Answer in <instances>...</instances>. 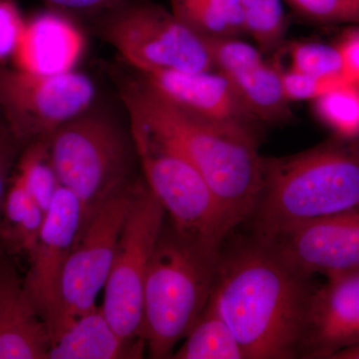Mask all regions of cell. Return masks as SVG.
<instances>
[{
	"instance_id": "cell-1",
	"label": "cell",
	"mask_w": 359,
	"mask_h": 359,
	"mask_svg": "<svg viewBox=\"0 0 359 359\" xmlns=\"http://www.w3.org/2000/svg\"><path fill=\"white\" fill-rule=\"evenodd\" d=\"M314 290L311 278L252 236L222 249L210 301L245 359L299 358Z\"/></svg>"
},
{
	"instance_id": "cell-2",
	"label": "cell",
	"mask_w": 359,
	"mask_h": 359,
	"mask_svg": "<svg viewBox=\"0 0 359 359\" xmlns=\"http://www.w3.org/2000/svg\"><path fill=\"white\" fill-rule=\"evenodd\" d=\"M127 115L140 118L175 144L197 168L231 230L249 219L263 178L259 137L195 114L134 71L116 79Z\"/></svg>"
},
{
	"instance_id": "cell-3",
	"label": "cell",
	"mask_w": 359,
	"mask_h": 359,
	"mask_svg": "<svg viewBox=\"0 0 359 359\" xmlns=\"http://www.w3.org/2000/svg\"><path fill=\"white\" fill-rule=\"evenodd\" d=\"M358 205L359 138L335 137L299 154L264 158L261 189L248 221L252 236L269 242Z\"/></svg>"
},
{
	"instance_id": "cell-4",
	"label": "cell",
	"mask_w": 359,
	"mask_h": 359,
	"mask_svg": "<svg viewBox=\"0 0 359 359\" xmlns=\"http://www.w3.org/2000/svg\"><path fill=\"white\" fill-rule=\"evenodd\" d=\"M223 249V248H222ZM222 249L163 226L144 290V339L151 358H173L211 297Z\"/></svg>"
},
{
	"instance_id": "cell-5",
	"label": "cell",
	"mask_w": 359,
	"mask_h": 359,
	"mask_svg": "<svg viewBox=\"0 0 359 359\" xmlns=\"http://www.w3.org/2000/svg\"><path fill=\"white\" fill-rule=\"evenodd\" d=\"M59 183L76 196L83 222L131 181L137 158L133 139L114 116L90 106L47 139Z\"/></svg>"
},
{
	"instance_id": "cell-6",
	"label": "cell",
	"mask_w": 359,
	"mask_h": 359,
	"mask_svg": "<svg viewBox=\"0 0 359 359\" xmlns=\"http://www.w3.org/2000/svg\"><path fill=\"white\" fill-rule=\"evenodd\" d=\"M144 180L179 233L222 249L231 228L202 174L175 144L140 118L127 115Z\"/></svg>"
},
{
	"instance_id": "cell-7",
	"label": "cell",
	"mask_w": 359,
	"mask_h": 359,
	"mask_svg": "<svg viewBox=\"0 0 359 359\" xmlns=\"http://www.w3.org/2000/svg\"><path fill=\"white\" fill-rule=\"evenodd\" d=\"M96 16V34L135 71L202 72L214 68L203 37L151 0H123Z\"/></svg>"
},
{
	"instance_id": "cell-8",
	"label": "cell",
	"mask_w": 359,
	"mask_h": 359,
	"mask_svg": "<svg viewBox=\"0 0 359 359\" xmlns=\"http://www.w3.org/2000/svg\"><path fill=\"white\" fill-rule=\"evenodd\" d=\"M166 212L145 180L137 181L101 306L110 325L129 341L144 339V290Z\"/></svg>"
},
{
	"instance_id": "cell-9",
	"label": "cell",
	"mask_w": 359,
	"mask_h": 359,
	"mask_svg": "<svg viewBox=\"0 0 359 359\" xmlns=\"http://www.w3.org/2000/svg\"><path fill=\"white\" fill-rule=\"evenodd\" d=\"M95 97V84L79 71L39 75L0 65V117L23 147L48 139Z\"/></svg>"
},
{
	"instance_id": "cell-10",
	"label": "cell",
	"mask_w": 359,
	"mask_h": 359,
	"mask_svg": "<svg viewBox=\"0 0 359 359\" xmlns=\"http://www.w3.org/2000/svg\"><path fill=\"white\" fill-rule=\"evenodd\" d=\"M136 183L130 181L116 191L82 224L61 276V302L68 321L96 308L97 297L109 276Z\"/></svg>"
},
{
	"instance_id": "cell-11",
	"label": "cell",
	"mask_w": 359,
	"mask_h": 359,
	"mask_svg": "<svg viewBox=\"0 0 359 359\" xmlns=\"http://www.w3.org/2000/svg\"><path fill=\"white\" fill-rule=\"evenodd\" d=\"M82 222L79 200L60 186L45 214L39 243L29 259V271L23 280L26 292L48 327L50 341L68 323L61 302V276Z\"/></svg>"
},
{
	"instance_id": "cell-12",
	"label": "cell",
	"mask_w": 359,
	"mask_h": 359,
	"mask_svg": "<svg viewBox=\"0 0 359 359\" xmlns=\"http://www.w3.org/2000/svg\"><path fill=\"white\" fill-rule=\"evenodd\" d=\"M266 243L285 263L309 278H328L356 271L359 205L301 224Z\"/></svg>"
},
{
	"instance_id": "cell-13",
	"label": "cell",
	"mask_w": 359,
	"mask_h": 359,
	"mask_svg": "<svg viewBox=\"0 0 359 359\" xmlns=\"http://www.w3.org/2000/svg\"><path fill=\"white\" fill-rule=\"evenodd\" d=\"M214 67L237 92L247 109L262 124H280L292 117L283 95L280 69L266 65L261 52L237 37H205Z\"/></svg>"
},
{
	"instance_id": "cell-14",
	"label": "cell",
	"mask_w": 359,
	"mask_h": 359,
	"mask_svg": "<svg viewBox=\"0 0 359 359\" xmlns=\"http://www.w3.org/2000/svg\"><path fill=\"white\" fill-rule=\"evenodd\" d=\"M359 342V269L327 278L309 304L299 358L332 359Z\"/></svg>"
},
{
	"instance_id": "cell-15",
	"label": "cell",
	"mask_w": 359,
	"mask_h": 359,
	"mask_svg": "<svg viewBox=\"0 0 359 359\" xmlns=\"http://www.w3.org/2000/svg\"><path fill=\"white\" fill-rule=\"evenodd\" d=\"M140 74L187 110L259 138L262 123L247 109L221 72L158 69Z\"/></svg>"
},
{
	"instance_id": "cell-16",
	"label": "cell",
	"mask_w": 359,
	"mask_h": 359,
	"mask_svg": "<svg viewBox=\"0 0 359 359\" xmlns=\"http://www.w3.org/2000/svg\"><path fill=\"white\" fill-rule=\"evenodd\" d=\"M85 49V37L65 13L47 11L25 20L13 58V67L39 75L74 70Z\"/></svg>"
},
{
	"instance_id": "cell-17",
	"label": "cell",
	"mask_w": 359,
	"mask_h": 359,
	"mask_svg": "<svg viewBox=\"0 0 359 359\" xmlns=\"http://www.w3.org/2000/svg\"><path fill=\"white\" fill-rule=\"evenodd\" d=\"M50 334L13 264L0 262V359L48 358Z\"/></svg>"
},
{
	"instance_id": "cell-18",
	"label": "cell",
	"mask_w": 359,
	"mask_h": 359,
	"mask_svg": "<svg viewBox=\"0 0 359 359\" xmlns=\"http://www.w3.org/2000/svg\"><path fill=\"white\" fill-rule=\"evenodd\" d=\"M145 341H129L110 325L102 308L71 318L52 337L49 359L139 358Z\"/></svg>"
},
{
	"instance_id": "cell-19",
	"label": "cell",
	"mask_w": 359,
	"mask_h": 359,
	"mask_svg": "<svg viewBox=\"0 0 359 359\" xmlns=\"http://www.w3.org/2000/svg\"><path fill=\"white\" fill-rule=\"evenodd\" d=\"M45 212L18 175L9 182L0 219V238L14 252L32 257L36 248Z\"/></svg>"
},
{
	"instance_id": "cell-20",
	"label": "cell",
	"mask_w": 359,
	"mask_h": 359,
	"mask_svg": "<svg viewBox=\"0 0 359 359\" xmlns=\"http://www.w3.org/2000/svg\"><path fill=\"white\" fill-rule=\"evenodd\" d=\"M171 11L200 36L237 37L245 32L242 0H171Z\"/></svg>"
},
{
	"instance_id": "cell-21",
	"label": "cell",
	"mask_w": 359,
	"mask_h": 359,
	"mask_svg": "<svg viewBox=\"0 0 359 359\" xmlns=\"http://www.w3.org/2000/svg\"><path fill=\"white\" fill-rule=\"evenodd\" d=\"M185 339L172 358L245 359L235 334L210 299Z\"/></svg>"
},
{
	"instance_id": "cell-22",
	"label": "cell",
	"mask_w": 359,
	"mask_h": 359,
	"mask_svg": "<svg viewBox=\"0 0 359 359\" xmlns=\"http://www.w3.org/2000/svg\"><path fill=\"white\" fill-rule=\"evenodd\" d=\"M314 110L335 137L359 138L358 84L346 80L335 85L314 100Z\"/></svg>"
},
{
	"instance_id": "cell-23",
	"label": "cell",
	"mask_w": 359,
	"mask_h": 359,
	"mask_svg": "<svg viewBox=\"0 0 359 359\" xmlns=\"http://www.w3.org/2000/svg\"><path fill=\"white\" fill-rule=\"evenodd\" d=\"M16 164L15 175L46 214L61 186L49 158L47 139L26 145Z\"/></svg>"
},
{
	"instance_id": "cell-24",
	"label": "cell",
	"mask_w": 359,
	"mask_h": 359,
	"mask_svg": "<svg viewBox=\"0 0 359 359\" xmlns=\"http://www.w3.org/2000/svg\"><path fill=\"white\" fill-rule=\"evenodd\" d=\"M245 29L262 51L275 50L285 37L283 0H242Z\"/></svg>"
},
{
	"instance_id": "cell-25",
	"label": "cell",
	"mask_w": 359,
	"mask_h": 359,
	"mask_svg": "<svg viewBox=\"0 0 359 359\" xmlns=\"http://www.w3.org/2000/svg\"><path fill=\"white\" fill-rule=\"evenodd\" d=\"M290 54L292 69L323 79H348L337 45L301 42L290 47Z\"/></svg>"
},
{
	"instance_id": "cell-26",
	"label": "cell",
	"mask_w": 359,
	"mask_h": 359,
	"mask_svg": "<svg viewBox=\"0 0 359 359\" xmlns=\"http://www.w3.org/2000/svg\"><path fill=\"white\" fill-rule=\"evenodd\" d=\"M302 18L320 23L359 25V0H283Z\"/></svg>"
},
{
	"instance_id": "cell-27",
	"label": "cell",
	"mask_w": 359,
	"mask_h": 359,
	"mask_svg": "<svg viewBox=\"0 0 359 359\" xmlns=\"http://www.w3.org/2000/svg\"><path fill=\"white\" fill-rule=\"evenodd\" d=\"M280 75L283 95L289 102L311 100V99L316 100L335 85L348 80L335 81V80L323 79V78L299 72L292 68L285 71L280 70Z\"/></svg>"
},
{
	"instance_id": "cell-28",
	"label": "cell",
	"mask_w": 359,
	"mask_h": 359,
	"mask_svg": "<svg viewBox=\"0 0 359 359\" xmlns=\"http://www.w3.org/2000/svg\"><path fill=\"white\" fill-rule=\"evenodd\" d=\"M25 25L15 0H0V65L13 58Z\"/></svg>"
},
{
	"instance_id": "cell-29",
	"label": "cell",
	"mask_w": 359,
	"mask_h": 359,
	"mask_svg": "<svg viewBox=\"0 0 359 359\" xmlns=\"http://www.w3.org/2000/svg\"><path fill=\"white\" fill-rule=\"evenodd\" d=\"M21 147L23 146L14 138L4 121L0 120V219L11 172L14 164L18 162Z\"/></svg>"
},
{
	"instance_id": "cell-30",
	"label": "cell",
	"mask_w": 359,
	"mask_h": 359,
	"mask_svg": "<svg viewBox=\"0 0 359 359\" xmlns=\"http://www.w3.org/2000/svg\"><path fill=\"white\" fill-rule=\"evenodd\" d=\"M335 45L341 55L346 77L359 85V27L346 32Z\"/></svg>"
},
{
	"instance_id": "cell-31",
	"label": "cell",
	"mask_w": 359,
	"mask_h": 359,
	"mask_svg": "<svg viewBox=\"0 0 359 359\" xmlns=\"http://www.w3.org/2000/svg\"><path fill=\"white\" fill-rule=\"evenodd\" d=\"M61 13L98 14L112 8L123 0H40Z\"/></svg>"
},
{
	"instance_id": "cell-32",
	"label": "cell",
	"mask_w": 359,
	"mask_h": 359,
	"mask_svg": "<svg viewBox=\"0 0 359 359\" xmlns=\"http://www.w3.org/2000/svg\"><path fill=\"white\" fill-rule=\"evenodd\" d=\"M332 359H359V342L335 353Z\"/></svg>"
},
{
	"instance_id": "cell-33",
	"label": "cell",
	"mask_w": 359,
	"mask_h": 359,
	"mask_svg": "<svg viewBox=\"0 0 359 359\" xmlns=\"http://www.w3.org/2000/svg\"><path fill=\"white\" fill-rule=\"evenodd\" d=\"M0 120H1V117H0Z\"/></svg>"
}]
</instances>
